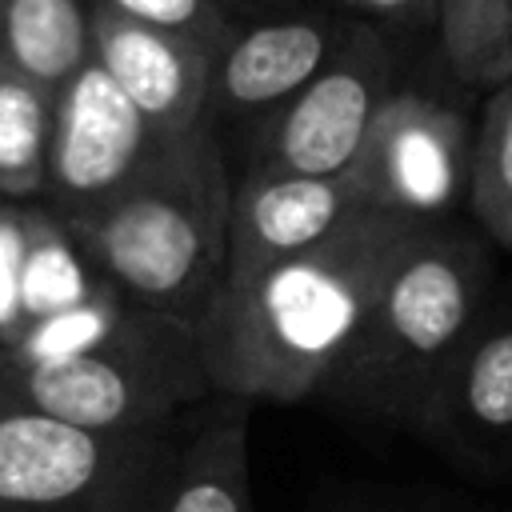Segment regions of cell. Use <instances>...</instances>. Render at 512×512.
<instances>
[{"instance_id":"cell-1","label":"cell","mask_w":512,"mask_h":512,"mask_svg":"<svg viewBox=\"0 0 512 512\" xmlns=\"http://www.w3.org/2000/svg\"><path fill=\"white\" fill-rule=\"evenodd\" d=\"M420 224L392 208H360L308 252L224 272L192 324L212 392L248 404L328 392L388 264Z\"/></svg>"},{"instance_id":"cell-2","label":"cell","mask_w":512,"mask_h":512,"mask_svg":"<svg viewBox=\"0 0 512 512\" xmlns=\"http://www.w3.org/2000/svg\"><path fill=\"white\" fill-rule=\"evenodd\" d=\"M232 196L220 140L200 120L164 140L120 192L64 224L120 296L196 324L228 268Z\"/></svg>"},{"instance_id":"cell-3","label":"cell","mask_w":512,"mask_h":512,"mask_svg":"<svg viewBox=\"0 0 512 512\" xmlns=\"http://www.w3.org/2000/svg\"><path fill=\"white\" fill-rule=\"evenodd\" d=\"M484 260L428 220L388 264L368 320L328 392L392 420H420L436 384L480 328Z\"/></svg>"},{"instance_id":"cell-4","label":"cell","mask_w":512,"mask_h":512,"mask_svg":"<svg viewBox=\"0 0 512 512\" xmlns=\"http://www.w3.org/2000/svg\"><path fill=\"white\" fill-rule=\"evenodd\" d=\"M0 392L76 428L152 432L204 400L212 384L192 324L144 308L104 348L44 364H4Z\"/></svg>"},{"instance_id":"cell-5","label":"cell","mask_w":512,"mask_h":512,"mask_svg":"<svg viewBox=\"0 0 512 512\" xmlns=\"http://www.w3.org/2000/svg\"><path fill=\"white\" fill-rule=\"evenodd\" d=\"M176 452L168 428L92 432L0 392V512H160Z\"/></svg>"},{"instance_id":"cell-6","label":"cell","mask_w":512,"mask_h":512,"mask_svg":"<svg viewBox=\"0 0 512 512\" xmlns=\"http://www.w3.org/2000/svg\"><path fill=\"white\" fill-rule=\"evenodd\" d=\"M392 96V56L388 44L360 28L340 36L328 64L284 100L264 160L256 168L332 176L348 172Z\"/></svg>"},{"instance_id":"cell-7","label":"cell","mask_w":512,"mask_h":512,"mask_svg":"<svg viewBox=\"0 0 512 512\" xmlns=\"http://www.w3.org/2000/svg\"><path fill=\"white\" fill-rule=\"evenodd\" d=\"M164 136L124 96V88L88 60L60 92L48 148V212L72 220L120 192L156 152Z\"/></svg>"},{"instance_id":"cell-8","label":"cell","mask_w":512,"mask_h":512,"mask_svg":"<svg viewBox=\"0 0 512 512\" xmlns=\"http://www.w3.org/2000/svg\"><path fill=\"white\" fill-rule=\"evenodd\" d=\"M468 168L464 120L420 92H392L348 172L372 208L428 220L460 200Z\"/></svg>"},{"instance_id":"cell-9","label":"cell","mask_w":512,"mask_h":512,"mask_svg":"<svg viewBox=\"0 0 512 512\" xmlns=\"http://www.w3.org/2000/svg\"><path fill=\"white\" fill-rule=\"evenodd\" d=\"M360 208L372 204L364 200L352 172L308 176V172L252 168L232 196L224 272H252L284 256L308 252Z\"/></svg>"},{"instance_id":"cell-10","label":"cell","mask_w":512,"mask_h":512,"mask_svg":"<svg viewBox=\"0 0 512 512\" xmlns=\"http://www.w3.org/2000/svg\"><path fill=\"white\" fill-rule=\"evenodd\" d=\"M92 60L124 88L164 140L184 136L212 112L208 96L216 56L192 40L92 4Z\"/></svg>"},{"instance_id":"cell-11","label":"cell","mask_w":512,"mask_h":512,"mask_svg":"<svg viewBox=\"0 0 512 512\" xmlns=\"http://www.w3.org/2000/svg\"><path fill=\"white\" fill-rule=\"evenodd\" d=\"M340 32L328 20H268L236 32L212 60V108L252 112L292 100L332 56Z\"/></svg>"},{"instance_id":"cell-12","label":"cell","mask_w":512,"mask_h":512,"mask_svg":"<svg viewBox=\"0 0 512 512\" xmlns=\"http://www.w3.org/2000/svg\"><path fill=\"white\" fill-rule=\"evenodd\" d=\"M248 400L224 404L180 444L160 512H256L248 472Z\"/></svg>"},{"instance_id":"cell-13","label":"cell","mask_w":512,"mask_h":512,"mask_svg":"<svg viewBox=\"0 0 512 512\" xmlns=\"http://www.w3.org/2000/svg\"><path fill=\"white\" fill-rule=\"evenodd\" d=\"M420 420L468 440H512V320L468 336Z\"/></svg>"},{"instance_id":"cell-14","label":"cell","mask_w":512,"mask_h":512,"mask_svg":"<svg viewBox=\"0 0 512 512\" xmlns=\"http://www.w3.org/2000/svg\"><path fill=\"white\" fill-rule=\"evenodd\" d=\"M92 60L88 0H0V64L60 92Z\"/></svg>"},{"instance_id":"cell-15","label":"cell","mask_w":512,"mask_h":512,"mask_svg":"<svg viewBox=\"0 0 512 512\" xmlns=\"http://www.w3.org/2000/svg\"><path fill=\"white\" fill-rule=\"evenodd\" d=\"M56 92L0 64V200L36 204L48 188Z\"/></svg>"},{"instance_id":"cell-16","label":"cell","mask_w":512,"mask_h":512,"mask_svg":"<svg viewBox=\"0 0 512 512\" xmlns=\"http://www.w3.org/2000/svg\"><path fill=\"white\" fill-rule=\"evenodd\" d=\"M100 288H104V276L88 264V256L80 252L68 224L56 212L32 204L28 256H24V276H20L24 328L88 300Z\"/></svg>"},{"instance_id":"cell-17","label":"cell","mask_w":512,"mask_h":512,"mask_svg":"<svg viewBox=\"0 0 512 512\" xmlns=\"http://www.w3.org/2000/svg\"><path fill=\"white\" fill-rule=\"evenodd\" d=\"M440 48L464 84L512 80V0H440Z\"/></svg>"},{"instance_id":"cell-18","label":"cell","mask_w":512,"mask_h":512,"mask_svg":"<svg viewBox=\"0 0 512 512\" xmlns=\"http://www.w3.org/2000/svg\"><path fill=\"white\" fill-rule=\"evenodd\" d=\"M140 312H144L140 304H132L128 296H120L104 280V288L92 292L88 300L56 312V316H44V320L28 324L4 364H44V360H64V356H80V352L104 348L108 340H116L120 332H128Z\"/></svg>"},{"instance_id":"cell-19","label":"cell","mask_w":512,"mask_h":512,"mask_svg":"<svg viewBox=\"0 0 512 512\" xmlns=\"http://www.w3.org/2000/svg\"><path fill=\"white\" fill-rule=\"evenodd\" d=\"M468 196L484 232L500 248H512V80H504L484 108L468 168Z\"/></svg>"},{"instance_id":"cell-20","label":"cell","mask_w":512,"mask_h":512,"mask_svg":"<svg viewBox=\"0 0 512 512\" xmlns=\"http://www.w3.org/2000/svg\"><path fill=\"white\" fill-rule=\"evenodd\" d=\"M96 8H112L136 24L172 32L180 40H192L208 48L212 56L236 36L232 28V4L228 0H88Z\"/></svg>"},{"instance_id":"cell-21","label":"cell","mask_w":512,"mask_h":512,"mask_svg":"<svg viewBox=\"0 0 512 512\" xmlns=\"http://www.w3.org/2000/svg\"><path fill=\"white\" fill-rule=\"evenodd\" d=\"M32 232V204L0 200V364L16 348L24 332V304H20V276L28 256Z\"/></svg>"},{"instance_id":"cell-22","label":"cell","mask_w":512,"mask_h":512,"mask_svg":"<svg viewBox=\"0 0 512 512\" xmlns=\"http://www.w3.org/2000/svg\"><path fill=\"white\" fill-rule=\"evenodd\" d=\"M348 8L356 12H368V16H380V20H436L440 16V0H344Z\"/></svg>"},{"instance_id":"cell-23","label":"cell","mask_w":512,"mask_h":512,"mask_svg":"<svg viewBox=\"0 0 512 512\" xmlns=\"http://www.w3.org/2000/svg\"><path fill=\"white\" fill-rule=\"evenodd\" d=\"M228 4H232V8H240V4H252V0H228Z\"/></svg>"}]
</instances>
